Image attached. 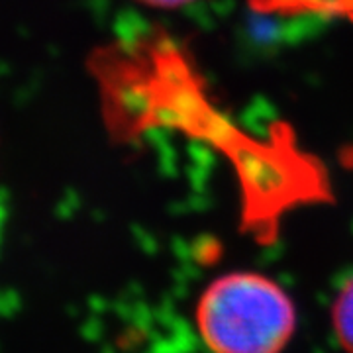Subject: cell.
Returning <instances> with one entry per match:
<instances>
[{"mask_svg":"<svg viewBox=\"0 0 353 353\" xmlns=\"http://www.w3.org/2000/svg\"><path fill=\"white\" fill-rule=\"evenodd\" d=\"M265 14H322L353 20V0H252Z\"/></svg>","mask_w":353,"mask_h":353,"instance_id":"2","label":"cell"},{"mask_svg":"<svg viewBox=\"0 0 353 353\" xmlns=\"http://www.w3.org/2000/svg\"><path fill=\"white\" fill-rule=\"evenodd\" d=\"M332 326L345 353H353V279L345 283L334 303Z\"/></svg>","mask_w":353,"mask_h":353,"instance_id":"3","label":"cell"},{"mask_svg":"<svg viewBox=\"0 0 353 353\" xmlns=\"http://www.w3.org/2000/svg\"><path fill=\"white\" fill-rule=\"evenodd\" d=\"M210 353H283L296 332V308L279 283L238 271L214 279L194 310Z\"/></svg>","mask_w":353,"mask_h":353,"instance_id":"1","label":"cell"},{"mask_svg":"<svg viewBox=\"0 0 353 353\" xmlns=\"http://www.w3.org/2000/svg\"><path fill=\"white\" fill-rule=\"evenodd\" d=\"M150 6H155V8H179V6H185L192 0H141Z\"/></svg>","mask_w":353,"mask_h":353,"instance_id":"4","label":"cell"}]
</instances>
